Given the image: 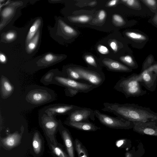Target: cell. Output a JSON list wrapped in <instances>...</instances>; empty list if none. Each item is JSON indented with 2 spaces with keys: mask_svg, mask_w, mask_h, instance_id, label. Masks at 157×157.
<instances>
[{
  "mask_svg": "<svg viewBox=\"0 0 157 157\" xmlns=\"http://www.w3.org/2000/svg\"><path fill=\"white\" fill-rule=\"evenodd\" d=\"M20 140V134L17 132H15L3 138L1 141L5 147L11 148L17 146L19 143Z\"/></svg>",
  "mask_w": 157,
  "mask_h": 157,
  "instance_id": "cell-15",
  "label": "cell"
},
{
  "mask_svg": "<svg viewBox=\"0 0 157 157\" xmlns=\"http://www.w3.org/2000/svg\"><path fill=\"white\" fill-rule=\"evenodd\" d=\"M106 16V13L105 11L103 10H100L98 15V19L100 20H103Z\"/></svg>",
  "mask_w": 157,
  "mask_h": 157,
  "instance_id": "cell-39",
  "label": "cell"
},
{
  "mask_svg": "<svg viewBox=\"0 0 157 157\" xmlns=\"http://www.w3.org/2000/svg\"><path fill=\"white\" fill-rule=\"evenodd\" d=\"M53 71H50L44 75L41 79V82L45 85L53 84V78L56 75L59 74Z\"/></svg>",
  "mask_w": 157,
  "mask_h": 157,
  "instance_id": "cell-21",
  "label": "cell"
},
{
  "mask_svg": "<svg viewBox=\"0 0 157 157\" xmlns=\"http://www.w3.org/2000/svg\"><path fill=\"white\" fill-rule=\"evenodd\" d=\"M55 58L52 54H47L44 57L45 60L48 62H50L53 61Z\"/></svg>",
  "mask_w": 157,
  "mask_h": 157,
  "instance_id": "cell-35",
  "label": "cell"
},
{
  "mask_svg": "<svg viewBox=\"0 0 157 157\" xmlns=\"http://www.w3.org/2000/svg\"><path fill=\"white\" fill-rule=\"evenodd\" d=\"M71 67L80 74L83 82L97 88L101 86L105 81L104 74L101 71L78 66L74 65Z\"/></svg>",
  "mask_w": 157,
  "mask_h": 157,
  "instance_id": "cell-5",
  "label": "cell"
},
{
  "mask_svg": "<svg viewBox=\"0 0 157 157\" xmlns=\"http://www.w3.org/2000/svg\"><path fill=\"white\" fill-rule=\"evenodd\" d=\"M13 10L11 7H7L2 11V14L4 17H7L10 16L13 13Z\"/></svg>",
  "mask_w": 157,
  "mask_h": 157,
  "instance_id": "cell-29",
  "label": "cell"
},
{
  "mask_svg": "<svg viewBox=\"0 0 157 157\" xmlns=\"http://www.w3.org/2000/svg\"><path fill=\"white\" fill-rule=\"evenodd\" d=\"M122 1L133 8H139L140 6L139 1L136 0H123Z\"/></svg>",
  "mask_w": 157,
  "mask_h": 157,
  "instance_id": "cell-28",
  "label": "cell"
},
{
  "mask_svg": "<svg viewBox=\"0 0 157 157\" xmlns=\"http://www.w3.org/2000/svg\"><path fill=\"white\" fill-rule=\"evenodd\" d=\"M15 36V34L14 33L10 32L6 34L5 37L8 40H11L14 38Z\"/></svg>",
  "mask_w": 157,
  "mask_h": 157,
  "instance_id": "cell-38",
  "label": "cell"
},
{
  "mask_svg": "<svg viewBox=\"0 0 157 157\" xmlns=\"http://www.w3.org/2000/svg\"><path fill=\"white\" fill-rule=\"evenodd\" d=\"M96 2L95 1H93L90 3V5L91 6H93L95 5L96 3Z\"/></svg>",
  "mask_w": 157,
  "mask_h": 157,
  "instance_id": "cell-43",
  "label": "cell"
},
{
  "mask_svg": "<svg viewBox=\"0 0 157 157\" xmlns=\"http://www.w3.org/2000/svg\"><path fill=\"white\" fill-rule=\"evenodd\" d=\"M133 123V128L135 131L142 134L157 136V121Z\"/></svg>",
  "mask_w": 157,
  "mask_h": 157,
  "instance_id": "cell-11",
  "label": "cell"
},
{
  "mask_svg": "<svg viewBox=\"0 0 157 157\" xmlns=\"http://www.w3.org/2000/svg\"><path fill=\"white\" fill-rule=\"evenodd\" d=\"M28 101L34 104H41L52 99L51 95L47 90L35 89L31 90L26 96Z\"/></svg>",
  "mask_w": 157,
  "mask_h": 157,
  "instance_id": "cell-10",
  "label": "cell"
},
{
  "mask_svg": "<svg viewBox=\"0 0 157 157\" xmlns=\"http://www.w3.org/2000/svg\"><path fill=\"white\" fill-rule=\"evenodd\" d=\"M118 1V0H111L108 2V5L109 6H114L117 4Z\"/></svg>",
  "mask_w": 157,
  "mask_h": 157,
  "instance_id": "cell-40",
  "label": "cell"
},
{
  "mask_svg": "<svg viewBox=\"0 0 157 157\" xmlns=\"http://www.w3.org/2000/svg\"><path fill=\"white\" fill-rule=\"evenodd\" d=\"M40 23L41 21L40 19L36 20L31 26L27 37V41L28 42L33 38L40 25Z\"/></svg>",
  "mask_w": 157,
  "mask_h": 157,
  "instance_id": "cell-22",
  "label": "cell"
},
{
  "mask_svg": "<svg viewBox=\"0 0 157 157\" xmlns=\"http://www.w3.org/2000/svg\"><path fill=\"white\" fill-rule=\"evenodd\" d=\"M95 117L103 125L116 129H129L133 127V123L122 118L114 117L101 113L98 110H94Z\"/></svg>",
  "mask_w": 157,
  "mask_h": 157,
  "instance_id": "cell-6",
  "label": "cell"
},
{
  "mask_svg": "<svg viewBox=\"0 0 157 157\" xmlns=\"http://www.w3.org/2000/svg\"><path fill=\"white\" fill-rule=\"evenodd\" d=\"M56 116H49L40 112L39 117L40 125L49 140L55 145H57L56 134L62 125L60 120H57Z\"/></svg>",
  "mask_w": 157,
  "mask_h": 157,
  "instance_id": "cell-4",
  "label": "cell"
},
{
  "mask_svg": "<svg viewBox=\"0 0 157 157\" xmlns=\"http://www.w3.org/2000/svg\"><path fill=\"white\" fill-rule=\"evenodd\" d=\"M13 87L10 81L5 77L1 78V91L2 97H9L13 91Z\"/></svg>",
  "mask_w": 157,
  "mask_h": 157,
  "instance_id": "cell-16",
  "label": "cell"
},
{
  "mask_svg": "<svg viewBox=\"0 0 157 157\" xmlns=\"http://www.w3.org/2000/svg\"><path fill=\"white\" fill-rule=\"evenodd\" d=\"M120 59L130 68H135L137 67L136 63L130 56H122L120 58Z\"/></svg>",
  "mask_w": 157,
  "mask_h": 157,
  "instance_id": "cell-23",
  "label": "cell"
},
{
  "mask_svg": "<svg viewBox=\"0 0 157 157\" xmlns=\"http://www.w3.org/2000/svg\"><path fill=\"white\" fill-rule=\"evenodd\" d=\"M32 147L33 151L36 155H39L41 151L42 142L39 133L35 132L34 134L32 141Z\"/></svg>",
  "mask_w": 157,
  "mask_h": 157,
  "instance_id": "cell-17",
  "label": "cell"
},
{
  "mask_svg": "<svg viewBox=\"0 0 157 157\" xmlns=\"http://www.w3.org/2000/svg\"><path fill=\"white\" fill-rule=\"evenodd\" d=\"M138 75L139 80L142 85L151 92L155 90L157 76L153 72L146 69Z\"/></svg>",
  "mask_w": 157,
  "mask_h": 157,
  "instance_id": "cell-9",
  "label": "cell"
},
{
  "mask_svg": "<svg viewBox=\"0 0 157 157\" xmlns=\"http://www.w3.org/2000/svg\"><path fill=\"white\" fill-rule=\"evenodd\" d=\"M50 146L54 154L57 157H69L67 152L64 150L61 145H55L52 143L50 144Z\"/></svg>",
  "mask_w": 157,
  "mask_h": 157,
  "instance_id": "cell-20",
  "label": "cell"
},
{
  "mask_svg": "<svg viewBox=\"0 0 157 157\" xmlns=\"http://www.w3.org/2000/svg\"><path fill=\"white\" fill-rule=\"evenodd\" d=\"M53 84L64 87L66 95L72 97L79 93H87L97 87L90 84L77 81L60 73L53 78Z\"/></svg>",
  "mask_w": 157,
  "mask_h": 157,
  "instance_id": "cell-3",
  "label": "cell"
},
{
  "mask_svg": "<svg viewBox=\"0 0 157 157\" xmlns=\"http://www.w3.org/2000/svg\"><path fill=\"white\" fill-rule=\"evenodd\" d=\"M126 142L125 140L122 139L116 141V145L119 148H122L124 147Z\"/></svg>",
  "mask_w": 157,
  "mask_h": 157,
  "instance_id": "cell-33",
  "label": "cell"
},
{
  "mask_svg": "<svg viewBox=\"0 0 157 157\" xmlns=\"http://www.w3.org/2000/svg\"><path fill=\"white\" fill-rule=\"evenodd\" d=\"M64 123L76 129L85 131L94 132L101 129L100 127L90 122H75L66 120Z\"/></svg>",
  "mask_w": 157,
  "mask_h": 157,
  "instance_id": "cell-14",
  "label": "cell"
},
{
  "mask_svg": "<svg viewBox=\"0 0 157 157\" xmlns=\"http://www.w3.org/2000/svg\"><path fill=\"white\" fill-rule=\"evenodd\" d=\"M94 110L87 108L81 107L68 115L66 120L71 122H90L89 119L94 121Z\"/></svg>",
  "mask_w": 157,
  "mask_h": 157,
  "instance_id": "cell-8",
  "label": "cell"
},
{
  "mask_svg": "<svg viewBox=\"0 0 157 157\" xmlns=\"http://www.w3.org/2000/svg\"><path fill=\"white\" fill-rule=\"evenodd\" d=\"M63 73L65 76L77 81L83 82L80 74L71 66L65 68Z\"/></svg>",
  "mask_w": 157,
  "mask_h": 157,
  "instance_id": "cell-18",
  "label": "cell"
},
{
  "mask_svg": "<svg viewBox=\"0 0 157 157\" xmlns=\"http://www.w3.org/2000/svg\"><path fill=\"white\" fill-rule=\"evenodd\" d=\"M97 50L99 52L102 54H106L109 52L108 48L105 46L101 45L98 46Z\"/></svg>",
  "mask_w": 157,
  "mask_h": 157,
  "instance_id": "cell-30",
  "label": "cell"
},
{
  "mask_svg": "<svg viewBox=\"0 0 157 157\" xmlns=\"http://www.w3.org/2000/svg\"><path fill=\"white\" fill-rule=\"evenodd\" d=\"M39 36V33L38 32L28 45L27 50L28 51L31 52L35 48L38 41Z\"/></svg>",
  "mask_w": 157,
  "mask_h": 157,
  "instance_id": "cell-25",
  "label": "cell"
},
{
  "mask_svg": "<svg viewBox=\"0 0 157 157\" xmlns=\"http://www.w3.org/2000/svg\"><path fill=\"white\" fill-rule=\"evenodd\" d=\"M111 48L114 52H116L118 49V46L116 42L112 41L109 44Z\"/></svg>",
  "mask_w": 157,
  "mask_h": 157,
  "instance_id": "cell-36",
  "label": "cell"
},
{
  "mask_svg": "<svg viewBox=\"0 0 157 157\" xmlns=\"http://www.w3.org/2000/svg\"><path fill=\"white\" fill-rule=\"evenodd\" d=\"M113 20L118 23L122 24L124 22L123 19L119 15L117 14H114L113 15Z\"/></svg>",
  "mask_w": 157,
  "mask_h": 157,
  "instance_id": "cell-32",
  "label": "cell"
},
{
  "mask_svg": "<svg viewBox=\"0 0 157 157\" xmlns=\"http://www.w3.org/2000/svg\"><path fill=\"white\" fill-rule=\"evenodd\" d=\"M126 35L130 39L144 41L147 39L144 35L133 32H127L126 33Z\"/></svg>",
  "mask_w": 157,
  "mask_h": 157,
  "instance_id": "cell-24",
  "label": "cell"
},
{
  "mask_svg": "<svg viewBox=\"0 0 157 157\" xmlns=\"http://www.w3.org/2000/svg\"><path fill=\"white\" fill-rule=\"evenodd\" d=\"M101 64L109 70L121 72H129L132 71L131 68L114 60L105 59L101 62Z\"/></svg>",
  "mask_w": 157,
  "mask_h": 157,
  "instance_id": "cell-13",
  "label": "cell"
},
{
  "mask_svg": "<svg viewBox=\"0 0 157 157\" xmlns=\"http://www.w3.org/2000/svg\"><path fill=\"white\" fill-rule=\"evenodd\" d=\"M81 107L73 105L59 104L46 106L41 110V113L48 116L69 115L73 111Z\"/></svg>",
  "mask_w": 157,
  "mask_h": 157,
  "instance_id": "cell-7",
  "label": "cell"
},
{
  "mask_svg": "<svg viewBox=\"0 0 157 157\" xmlns=\"http://www.w3.org/2000/svg\"><path fill=\"white\" fill-rule=\"evenodd\" d=\"M147 69L153 72L157 76V63L151 65Z\"/></svg>",
  "mask_w": 157,
  "mask_h": 157,
  "instance_id": "cell-37",
  "label": "cell"
},
{
  "mask_svg": "<svg viewBox=\"0 0 157 157\" xmlns=\"http://www.w3.org/2000/svg\"><path fill=\"white\" fill-rule=\"evenodd\" d=\"M59 131L62 136L67 152L69 157H75L74 141L69 130L62 125Z\"/></svg>",
  "mask_w": 157,
  "mask_h": 157,
  "instance_id": "cell-12",
  "label": "cell"
},
{
  "mask_svg": "<svg viewBox=\"0 0 157 157\" xmlns=\"http://www.w3.org/2000/svg\"><path fill=\"white\" fill-rule=\"evenodd\" d=\"M102 111L112 113L117 117L133 122H146L157 121V113L149 108L135 104L104 102Z\"/></svg>",
  "mask_w": 157,
  "mask_h": 157,
  "instance_id": "cell-1",
  "label": "cell"
},
{
  "mask_svg": "<svg viewBox=\"0 0 157 157\" xmlns=\"http://www.w3.org/2000/svg\"><path fill=\"white\" fill-rule=\"evenodd\" d=\"M141 85L139 80V75L133 74L126 77L121 78L114 88L123 94L126 98L138 97L147 93L146 90L142 89Z\"/></svg>",
  "mask_w": 157,
  "mask_h": 157,
  "instance_id": "cell-2",
  "label": "cell"
},
{
  "mask_svg": "<svg viewBox=\"0 0 157 157\" xmlns=\"http://www.w3.org/2000/svg\"><path fill=\"white\" fill-rule=\"evenodd\" d=\"M60 23L63 31L66 33L71 35L76 34V32L73 28L67 25L63 21H61Z\"/></svg>",
  "mask_w": 157,
  "mask_h": 157,
  "instance_id": "cell-27",
  "label": "cell"
},
{
  "mask_svg": "<svg viewBox=\"0 0 157 157\" xmlns=\"http://www.w3.org/2000/svg\"><path fill=\"white\" fill-rule=\"evenodd\" d=\"M143 1L148 6L151 7H154L156 4V1L155 0H146Z\"/></svg>",
  "mask_w": 157,
  "mask_h": 157,
  "instance_id": "cell-34",
  "label": "cell"
},
{
  "mask_svg": "<svg viewBox=\"0 0 157 157\" xmlns=\"http://www.w3.org/2000/svg\"><path fill=\"white\" fill-rule=\"evenodd\" d=\"M90 19L89 17L86 15L75 16L71 18V20L73 21L82 23L86 22L90 20Z\"/></svg>",
  "mask_w": 157,
  "mask_h": 157,
  "instance_id": "cell-26",
  "label": "cell"
},
{
  "mask_svg": "<svg viewBox=\"0 0 157 157\" xmlns=\"http://www.w3.org/2000/svg\"><path fill=\"white\" fill-rule=\"evenodd\" d=\"M74 143L75 150L78 157H89L87 149L80 140L76 139Z\"/></svg>",
  "mask_w": 157,
  "mask_h": 157,
  "instance_id": "cell-19",
  "label": "cell"
},
{
  "mask_svg": "<svg viewBox=\"0 0 157 157\" xmlns=\"http://www.w3.org/2000/svg\"><path fill=\"white\" fill-rule=\"evenodd\" d=\"M153 21L154 23L157 25V13L153 18Z\"/></svg>",
  "mask_w": 157,
  "mask_h": 157,
  "instance_id": "cell-42",
  "label": "cell"
},
{
  "mask_svg": "<svg viewBox=\"0 0 157 157\" xmlns=\"http://www.w3.org/2000/svg\"><path fill=\"white\" fill-rule=\"evenodd\" d=\"M0 60L1 62L2 63H5L6 60V56L2 54H0Z\"/></svg>",
  "mask_w": 157,
  "mask_h": 157,
  "instance_id": "cell-41",
  "label": "cell"
},
{
  "mask_svg": "<svg viewBox=\"0 0 157 157\" xmlns=\"http://www.w3.org/2000/svg\"><path fill=\"white\" fill-rule=\"evenodd\" d=\"M136 152L135 150L132 149L126 152L124 157H137Z\"/></svg>",
  "mask_w": 157,
  "mask_h": 157,
  "instance_id": "cell-31",
  "label": "cell"
}]
</instances>
